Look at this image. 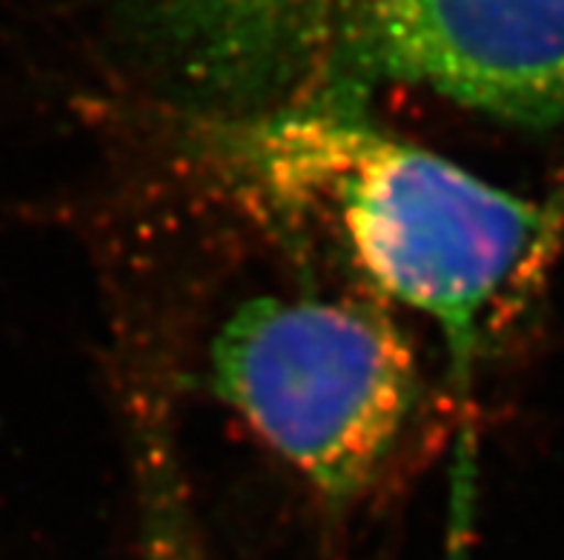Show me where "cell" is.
Returning <instances> with one entry per match:
<instances>
[{"label":"cell","instance_id":"obj_2","mask_svg":"<svg viewBox=\"0 0 564 560\" xmlns=\"http://www.w3.org/2000/svg\"><path fill=\"white\" fill-rule=\"evenodd\" d=\"M181 103L238 123L401 84L462 103L551 0H107Z\"/></svg>","mask_w":564,"mask_h":560},{"label":"cell","instance_id":"obj_4","mask_svg":"<svg viewBox=\"0 0 564 560\" xmlns=\"http://www.w3.org/2000/svg\"><path fill=\"white\" fill-rule=\"evenodd\" d=\"M141 483L143 560H207L186 515L175 472L155 435H150V447L143 449Z\"/></svg>","mask_w":564,"mask_h":560},{"label":"cell","instance_id":"obj_1","mask_svg":"<svg viewBox=\"0 0 564 560\" xmlns=\"http://www.w3.org/2000/svg\"><path fill=\"white\" fill-rule=\"evenodd\" d=\"M209 135L270 195L318 209L376 295L433 320L462 381L490 309L558 229L547 206L387 132L358 100H307Z\"/></svg>","mask_w":564,"mask_h":560},{"label":"cell","instance_id":"obj_3","mask_svg":"<svg viewBox=\"0 0 564 560\" xmlns=\"http://www.w3.org/2000/svg\"><path fill=\"white\" fill-rule=\"evenodd\" d=\"M209 389L318 501L376 486L419 404V363L384 306L258 295L209 343Z\"/></svg>","mask_w":564,"mask_h":560}]
</instances>
